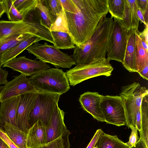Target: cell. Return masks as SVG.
Returning <instances> with one entry per match:
<instances>
[{"label":"cell","instance_id":"1","mask_svg":"<svg viewBox=\"0 0 148 148\" xmlns=\"http://www.w3.org/2000/svg\"><path fill=\"white\" fill-rule=\"evenodd\" d=\"M72 0L77 12H65L68 33L75 46H79L90 38L101 18L109 12L108 0Z\"/></svg>","mask_w":148,"mask_h":148},{"label":"cell","instance_id":"2","mask_svg":"<svg viewBox=\"0 0 148 148\" xmlns=\"http://www.w3.org/2000/svg\"><path fill=\"white\" fill-rule=\"evenodd\" d=\"M113 18L103 17L90 38L84 44L75 46L71 56L77 65H86L106 58L112 34Z\"/></svg>","mask_w":148,"mask_h":148},{"label":"cell","instance_id":"3","mask_svg":"<svg viewBox=\"0 0 148 148\" xmlns=\"http://www.w3.org/2000/svg\"><path fill=\"white\" fill-rule=\"evenodd\" d=\"M30 81L38 91L62 95L70 88L65 72L58 68H49L31 76Z\"/></svg>","mask_w":148,"mask_h":148},{"label":"cell","instance_id":"4","mask_svg":"<svg viewBox=\"0 0 148 148\" xmlns=\"http://www.w3.org/2000/svg\"><path fill=\"white\" fill-rule=\"evenodd\" d=\"M148 90L138 82H134L123 86L119 96L121 97L125 110L126 125L130 128L136 127L137 114L143 98Z\"/></svg>","mask_w":148,"mask_h":148},{"label":"cell","instance_id":"5","mask_svg":"<svg viewBox=\"0 0 148 148\" xmlns=\"http://www.w3.org/2000/svg\"><path fill=\"white\" fill-rule=\"evenodd\" d=\"M113 68L107 58L86 65H77L65 72L69 84L74 86L88 79L99 76H109Z\"/></svg>","mask_w":148,"mask_h":148},{"label":"cell","instance_id":"6","mask_svg":"<svg viewBox=\"0 0 148 148\" xmlns=\"http://www.w3.org/2000/svg\"><path fill=\"white\" fill-rule=\"evenodd\" d=\"M26 49L29 53L35 56L36 59L57 68H70L73 65L76 64L71 56L62 52L54 45L46 42L34 43Z\"/></svg>","mask_w":148,"mask_h":148},{"label":"cell","instance_id":"7","mask_svg":"<svg viewBox=\"0 0 148 148\" xmlns=\"http://www.w3.org/2000/svg\"><path fill=\"white\" fill-rule=\"evenodd\" d=\"M38 91V95L29 116L28 124L30 127L39 120L41 121L46 126H47L55 108L58 105L61 95Z\"/></svg>","mask_w":148,"mask_h":148},{"label":"cell","instance_id":"8","mask_svg":"<svg viewBox=\"0 0 148 148\" xmlns=\"http://www.w3.org/2000/svg\"><path fill=\"white\" fill-rule=\"evenodd\" d=\"M21 34H31L42 39V40L47 41L49 31L40 22L34 23L24 21H0V39L8 36Z\"/></svg>","mask_w":148,"mask_h":148},{"label":"cell","instance_id":"9","mask_svg":"<svg viewBox=\"0 0 148 148\" xmlns=\"http://www.w3.org/2000/svg\"><path fill=\"white\" fill-rule=\"evenodd\" d=\"M113 27L109 40L107 59L122 63L126 50L129 31L121 21L114 18Z\"/></svg>","mask_w":148,"mask_h":148},{"label":"cell","instance_id":"10","mask_svg":"<svg viewBox=\"0 0 148 148\" xmlns=\"http://www.w3.org/2000/svg\"><path fill=\"white\" fill-rule=\"evenodd\" d=\"M100 106L105 122L118 126L126 125L125 110L120 96L103 95Z\"/></svg>","mask_w":148,"mask_h":148},{"label":"cell","instance_id":"11","mask_svg":"<svg viewBox=\"0 0 148 148\" xmlns=\"http://www.w3.org/2000/svg\"><path fill=\"white\" fill-rule=\"evenodd\" d=\"M14 77L3 86L0 92V102L36 90L25 75L21 74Z\"/></svg>","mask_w":148,"mask_h":148},{"label":"cell","instance_id":"12","mask_svg":"<svg viewBox=\"0 0 148 148\" xmlns=\"http://www.w3.org/2000/svg\"><path fill=\"white\" fill-rule=\"evenodd\" d=\"M3 66L10 68L26 77L32 76L50 68L46 63L32 60L25 56L14 58L3 64Z\"/></svg>","mask_w":148,"mask_h":148},{"label":"cell","instance_id":"13","mask_svg":"<svg viewBox=\"0 0 148 148\" xmlns=\"http://www.w3.org/2000/svg\"><path fill=\"white\" fill-rule=\"evenodd\" d=\"M38 95L36 90L20 95L16 115V124L21 131L27 134L30 128L28 124L29 116Z\"/></svg>","mask_w":148,"mask_h":148},{"label":"cell","instance_id":"14","mask_svg":"<svg viewBox=\"0 0 148 148\" xmlns=\"http://www.w3.org/2000/svg\"><path fill=\"white\" fill-rule=\"evenodd\" d=\"M103 96L97 92L87 91L80 96L79 101L84 110L98 121L103 122L105 120L100 106Z\"/></svg>","mask_w":148,"mask_h":148},{"label":"cell","instance_id":"15","mask_svg":"<svg viewBox=\"0 0 148 148\" xmlns=\"http://www.w3.org/2000/svg\"><path fill=\"white\" fill-rule=\"evenodd\" d=\"M64 113L57 105L47 126V143L58 138L68 130L64 122Z\"/></svg>","mask_w":148,"mask_h":148},{"label":"cell","instance_id":"16","mask_svg":"<svg viewBox=\"0 0 148 148\" xmlns=\"http://www.w3.org/2000/svg\"><path fill=\"white\" fill-rule=\"evenodd\" d=\"M46 126L38 120L29 129L27 135V148H38L47 143Z\"/></svg>","mask_w":148,"mask_h":148},{"label":"cell","instance_id":"17","mask_svg":"<svg viewBox=\"0 0 148 148\" xmlns=\"http://www.w3.org/2000/svg\"><path fill=\"white\" fill-rule=\"evenodd\" d=\"M20 95L1 102L0 108V128L3 130L4 125L8 123L16 125V115Z\"/></svg>","mask_w":148,"mask_h":148},{"label":"cell","instance_id":"18","mask_svg":"<svg viewBox=\"0 0 148 148\" xmlns=\"http://www.w3.org/2000/svg\"><path fill=\"white\" fill-rule=\"evenodd\" d=\"M136 29H130L128 34L124 60V68L130 72H137L136 59Z\"/></svg>","mask_w":148,"mask_h":148},{"label":"cell","instance_id":"19","mask_svg":"<svg viewBox=\"0 0 148 148\" xmlns=\"http://www.w3.org/2000/svg\"><path fill=\"white\" fill-rule=\"evenodd\" d=\"M136 127L148 146V92L143 98L137 114Z\"/></svg>","mask_w":148,"mask_h":148},{"label":"cell","instance_id":"20","mask_svg":"<svg viewBox=\"0 0 148 148\" xmlns=\"http://www.w3.org/2000/svg\"><path fill=\"white\" fill-rule=\"evenodd\" d=\"M124 9L122 20H121L123 25L129 30L132 28L138 29L139 19L137 9V0H124Z\"/></svg>","mask_w":148,"mask_h":148},{"label":"cell","instance_id":"21","mask_svg":"<svg viewBox=\"0 0 148 148\" xmlns=\"http://www.w3.org/2000/svg\"><path fill=\"white\" fill-rule=\"evenodd\" d=\"M42 40L37 37L30 35L17 44L2 55L1 62L3 65L16 57L27 47L34 43Z\"/></svg>","mask_w":148,"mask_h":148},{"label":"cell","instance_id":"22","mask_svg":"<svg viewBox=\"0 0 148 148\" xmlns=\"http://www.w3.org/2000/svg\"><path fill=\"white\" fill-rule=\"evenodd\" d=\"M3 131L19 148H27V134L21 131L16 125L5 123L4 125Z\"/></svg>","mask_w":148,"mask_h":148},{"label":"cell","instance_id":"23","mask_svg":"<svg viewBox=\"0 0 148 148\" xmlns=\"http://www.w3.org/2000/svg\"><path fill=\"white\" fill-rule=\"evenodd\" d=\"M96 146L98 148H129L116 135H111L103 132Z\"/></svg>","mask_w":148,"mask_h":148},{"label":"cell","instance_id":"24","mask_svg":"<svg viewBox=\"0 0 148 148\" xmlns=\"http://www.w3.org/2000/svg\"><path fill=\"white\" fill-rule=\"evenodd\" d=\"M52 38L54 41V46L60 49H73L75 43L68 33L51 32Z\"/></svg>","mask_w":148,"mask_h":148},{"label":"cell","instance_id":"25","mask_svg":"<svg viewBox=\"0 0 148 148\" xmlns=\"http://www.w3.org/2000/svg\"><path fill=\"white\" fill-rule=\"evenodd\" d=\"M30 34H21L6 37L0 39V67L3 64L1 58L3 55L13 48Z\"/></svg>","mask_w":148,"mask_h":148},{"label":"cell","instance_id":"26","mask_svg":"<svg viewBox=\"0 0 148 148\" xmlns=\"http://www.w3.org/2000/svg\"><path fill=\"white\" fill-rule=\"evenodd\" d=\"M136 29V59L137 72L141 71L148 64V51L143 47Z\"/></svg>","mask_w":148,"mask_h":148},{"label":"cell","instance_id":"27","mask_svg":"<svg viewBox=\"0 0 148 148\" xmlns=\"http://www.w3.org/2000/svg\"><path fill=\"white\" fill-rule=\"evenodd\" d=\"M35 10L40 19L42 25L49 30L53 24L44 0H38Z\"/></svg>","mask_w":148,"mask_h":148},{"label":"cell","instance_id":"28","mask_svg":"<svg viewBox=\"0 0 148 148\" xmlns=\"http://www.w3.org/2000/svg\"><path fill=\"white\" fill-rule=\"evenodd\" d=\"M108 4L111 16L122 20L124 9V0H108Z\"/></svg>","mask_w":148,"mask_h":148},{"label":"cell","instance_id":"29","mask_svg":"<svg viewBox=\"0 0 148 148\" xmlns=\"http://www.w3.org/2000/svg\"><path fill=\"white\" fill-rule=\"evenodd\" d=\"M49 30L51 32H61L68 33V28L65 11L62 9L55 21L51 25Z\"/></svg>","mask_w":148,"mask_h":148},{"label":"cell","instance_id":"30","mask_svg":"<svg viewBox=\"0 0 148 148\" xmlns=\"http://www.w3.org/2000/svg\"><path fill=\"white\" fill-rule=\"evenodd\" d=\"M12 3L17 10L23 16L34 9L38 0H12Z\"/></svg>","mask_w":148,"mask_h":148},{"label":"cell","instance_id":"31","mask_svg":"<svg viewBox=\"0 0 148 148\" xmlns=\"http://www.w3.org/2000/svg\"><path fill=\"white\" fill-rule=\"evenodd\" d=\"M3 3L6 9L5 13L9 21L13 22L23 21V16L14 5L12 0H3Z\"/></svg>","mask_w":148,"mask_h":148},{"label":"cell","instance_id":"32","mask_svg":"<svg viewBox=\"0 0 148 148\" xmlns=\"http://www.w3.org/2000/svg\"><path fill=\"white\" fill-rule=\"evenodd\" d=\"M70 134V132L68 130L58 138L38 148H70L69 136Z\"/></svg>","mask_w":148,"mask_h":148},{"label":"cell","instance_id":"33","mask_svg":"<svg viewBox=\"0 0 148 148\" xmlns=\"http://www.w3.org/2000/svg\"><path fill=\"white\" fill-rule=\"evenodd\" d=\"M53 23L55 21L62 9L59 0H44Z\"/></svg>","mask_w":148,"mask_h":148},{"label":"cell","instance_id":"34","mask_svg":"<svg viewBox=\"0 0 148 148\" xmlns=\"http://www.w3.org/2000/svg\"><path fill=\"white\" fill-rule=\"evenodd\" d=\"M59 0L65 12L74 14L77 12V6L72 0Z\"/></svg>","mask_w":148,"mask_h":148},{"label":"cell","instance_id":"35","mask_svg":"<svg viewBox=\"0 0 148 148\" xmlns=\"http://www.w3.org/2000/svg\"><path fill=\"white\" fill-rule=\"evenodd\" d=\"M130 129H131L132 131L129 138V140L128 142L125 143L129 148L135 145L139 140L138 136V130L136 128L132 126L131 127Z\"/></svg>","mask_w":148,"mask_h":148},{"label":"cell","instance_id":"36","mask_svg":"<svg viewBox=\"0 0 148 148\" xmlns=\"http://www.w3.org/2000/svg\"><path fill=\"white\" fill-rule=\"evenodd\" d=\"M103 132L101 129L97 130L86 148H93L96 146Z\"/></svg>","mask_w":148,"mask_h":148},{"label":"cell","instance_id":"37","mask_svg":"<svg viewBox=\"0 0 148 148\" xmlns=\"http://www.w3.org/2000/svg\"><path fill=\"white\" fill-rule=\"evenodd\" d=\"M0 137L10 148H19L8 137L5 132L0 128Z\"/></svg>","mask_w":148,"mask_h":148},{"label":"cell","instance_id":"38","mask_svg":"<svg viewBox=\"0 0 148 148\" xmlns=\"http://www.w3.org/2000/svg\"><path fill=\"white\" fill-rule=\"evenodd\" d=\"M8 74V71L0 67V86L2 84L5 85L8 82L7 79Z\"/></svg>","mask_w":148,"mask_h":148},{"label":"cell","instance_id":"39","mask_svg":"<svg viewBox=\"0 0 148 148\" xmlns=\"http://www.w3.org/2000/svg\"><path fill=\"white\" fill-rule=\"evenodd\" d=\"M137 2L138 8L144 15L148 10V0H137Z\"/></svg>","mask_w":148,"mask_h":148},{"label":"cell","instance_id":"40","mask_svg":"<svg viewBox=\"0 0 148 148\" xmlns=\"http://www.w3.org/2000/svg\"><path fill=\"white\" fill-rule=\"evenodd\" d=\"M148 25H145V28L142 32L138 31V33L139 38L142 39L144 40L148 44Z\"/></svg>","mask_w":148,"mask_h":148},{"label":"cell","instance_id":"41","mask_svg":"<svg viewBox=\"0 0 148 148\" xmlns=\"http://www.w3.org/2000/svg\"><path fill=\"white\" fill-rule=\"evenodd\" d=\"M148 146L143 137L140 136L139 140L136 144L133 147L129 148H148Z\"/></svg>","mask_w":148,"mask_h":148},{"label":"cell","instance_id":"42","mask_svg":"<svg viewBox=\"0 0 148 148\" xmlns=\"http://www.w3.org/2000/svg\"><path fill=\"white\" fill-rule=\"evenodd\" d=\"M138 73L140 76L146 80H148V64L141 71Z\"/></svg>","mask_w":148,"mask_h":148},{"label":"cell","instance_id":"43","mask_svg":"<svg viewBox=\"0 0 148 148\" xmlns=\"http://www.w3.org/2000/svg\"><path fill=\"white\" fill-rule=\"evenodd\" d=\"M137 12L138 17L140 21V23H143L145 25V24L144 19V15L138 8V5L137 9Z\"/></svg>","mask_w":148,"mask_h":148},{"label":"cell","instance_id":"44","mask_svg":"<svg viewBox=\"0 0 148 148\" xmlns=\"http://www.w3.org/2000/svg\"><path fill=\"white\" fill-rule=\"evenodd\" d=\"M3 1L0 3V18L5 12L6 9Z\"/></svg>","mask_w":148,"mask_h":148},{"label":"cell","instance_id":"45","mask_svg":"<svg viewBox=\"0 0 148 148\" xmlns=\"http://www.w3.org/2000/svg\"><path fill=\"white\" fill-rule=\"evenodd\" d=\"M0 148H10L8 145L0 137Z\"/></svg>","mask_w":148,"mask_h":148},{"label":"cell","instance_id":"46","mask_svg":"<svg viewBox=\"0 0 148 148\" xmlns=\"http://www.w3.org/2000/svg\"><path fill=\"white\" fill-rule=\"evenodd\" d=\"M3 86H0V92H1V91L2 88H3Z\"/></svg>","mask_w":148,"mask_h":148},{"label":"cell","instance_id":"47","mask_svg":"<svg viewBox=\"0 0 148 148\" xmlns=\"http://www.w3.org/2000/svg\"><path fill=\"white\" fill-rule=\"evenodd\" d=\"M3 0H0V3L2 2L3 1Z\"/></svg>","mask_w":148,"mask_h":148},{"label":"cell","instance_id":"48","mask_svg":"<svg viewBox=\"0 0 148 148\" xmlns=\"http://www.w3.org/2000/svg\"><path fill=\"white\" fill-rule=\"evenodd\" d=\"M1 102H0V108L1 106Z\"/></svg>","mask_w":148,"mask_h":148}]
</instances>
